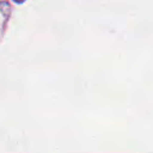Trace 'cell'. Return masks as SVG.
Segmentation results:
<instances>
[{"instance_id": "cell-1", "label": "cell", "mask_w": 153, "mask_h": 153, "mask_svg": "<svg viewBox=\"0 0 153 153\" xmlns=\"http://www.w3.org/2000/svg\"><path fill=\"white\" fill-rule=\"evenodd\" d=\"M14 1H16V2H19V4H22V2H24L25 0H14Z\"/></svg>"}]
</instances>
